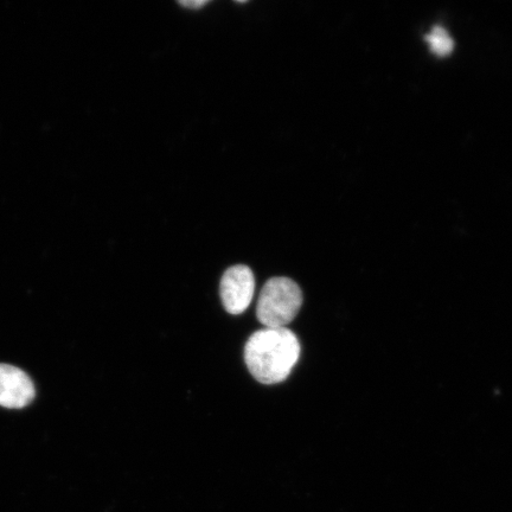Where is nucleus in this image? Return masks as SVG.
Listing matches in <instances>:
<instances>
[{"mask_svg": "<svg viewBox=\"0 0 512 512\" xmlns=\"http://www.w3.org/2000/svg\"><path fill=\"white\" fill-rule=\"evenodd\" d=\"M300 351L298 338L290 329L265 328L248 339L245 361L255 380L277 384L290 376L299 361Z\"/></svg>", "mask_w": 512, "mask_h": 512, "instance_id": "nucleus-1", "label": "nucleus"}, {"mask_svg": "<svg viewBox=\"0 0 512 512\" xmlns=\"http://www.w3.org/2000/svg\"><path fill=\"white\" fill-rule=\"evenodd\" d=\"M303 305V292L292 279L268 280L262 288L256 316L265 328H286L297 317Z\"/></svg>", "mask_w": 512, "mask_h": 512, "instance_id": "nucleus-2", "label": "nucleus"}, {"mask_svg": "<svg viewBox=\"0 0 512 512\" xmlns=\"http://www.w3.org/2000/svg\"><path fill=\"white\" fill-rule=\"evenodd\" d=\"M224 309L241 315L251 305L255 293L254 274L248 266L236 265L224 272L220 286Z\"/></svg>", "mask_w": 512, "mask_h": 512, "instance_id": "nucleus-3", "label": "nucleus"}, {"mask_svg": "<svg viewBox=\"0 0 512 512\" xmlns=\"http://www.w3.org/2000/svg\"><path fill=\"white\" fill-rule=\"evenodd\" d=\"M35 398V386L23 370L0 364V406L23 408Z\"/></svg>", "mask_w": 512, "mask_h": 512, "instance_id": "nucleus-4", "label": "nucleus"}, {"mask_svg": "<svg viewBox=\"0 0 512 512\" xmlns=\"http://www.w3.org/2000/svg\"><path fill=\"white\" fill-rule=\"evenodd\" d=\"M426 42L434 55L446 57L452 54L454 49L453 38L448 34L447 30L440 25L434 27L430 34L426 36Z\"/></svg>", "mask_w": 512, "mask_h": 512, "instance_id": "nucleus-5", "label": "nucleus"}, {"mask_svg": "<svg viewBox=\"0 0 512 512\" xmlns=\"http://www.w3.org/2000/svg\"><path fill=\"white\" fill-rule=\"evenodd\" d=\"M208 3V0H195V2L194 0H189V2H179V4L191 9L202 8V6L207 5Z\"/></svg>", "mask_w": 512, "mask_h": 512, "instance_id": "nucleus-6", "label": "nucleus"}]
</instances>
